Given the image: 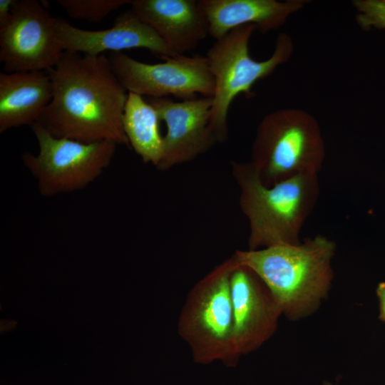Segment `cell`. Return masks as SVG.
<instances>
[{
    "mask_svg": "<svg viewBox=\"0 0 385 385\" xmlns=\"http://www.w3.org/2000/svg\"><path fill=\"white\" fill-rule=\"evenodd\" d=\"M57 2L71 18L97 23L120 7L130 4V0H58Z\"/></svg>",
    "mask_w": 385,
    "mask_h": 385,
    "instance_id": "e0dca14e",
    "label": "cell"
},
{
    "mask_svg": "<svg viewBox=\"0 0 385 385\" xmlns=\"http://www.w3.org/2000/svg\"><path fill=\"white\" fill-rule=\"evenodd\" d=\"M47 72L53 96L37 121L46 130L56 138L130 148L122 123L128 91L108 57L64 51Z\"/></svg>",
    "mask_w": 385,
    "mask_h": 385,
    "instance_id": "6da1fadb",
    "label": "cell"
},
{
    "mask_svg": "<svg viewBox=\"0 0 385 385\" xmlns=\"http://www.w3.org/2000/svg\"><path fill=\"white\" fill-rule=\"evenodd\" d=\"M157 110L142 96L128 92L122 123L130 148L145 163L158 166L163 153V136L160 131Z\"/></svg>",
    "mask_w": 385,
    "mask_h": 385,
    "instance_id": "2e32d148",
    "label": "cell"
},
{
    "mask_svg": "<svg viewBox=\"0 0 385 385\" xmlns=\"http://www.w3.org/2000/svg\"><path fill=\"white\" fill-rule=\"evenodd\" d=\"M111 67L128 92L149 98L173 96L181 100L197 94L212 96L215 81L205 56L175 55L158 63L139 61L122 53L108 56Z\"/></svg>",
    "mask_w": 385,
    "mask_h": 385,
    "instance_id": "ba28073f",
    "label": "cell"
},
{
    "mask_svg": "<svg viewBox=\"0 0 385 385\" xmlns=\"http://www.w3.org/2000/svg\"><path fill=\"white\" fill-rule=\"evenodd\" d=\"M326 156L321 128L307 111L283 108L259 123L252 161L262 182L271 186L301 174H319Z\"/></svg>",
    "mask_w": 385,
    "mask_h": 385,
    "instance_id": "277c9868",
    "label": "cell"
},
{
    "mask_svg": "<svg viewBox=\"0 0 385 385\" xmlns=\"http://www.w3.org/2000/svg\"><path fill=\"white\" fill-rule=\"evenodd\" d=\"M335 250L334 241L317 235L298 245L237 250L234 257L263 280L282 314L297 320L313 313L327 297L333 279Z\"/></svg>",
    "mask_w": 385,
    "mask_h": 385,
    "instance_id": "7a4b0ae2",
    "label": "cell"
},
{
    "mask_svg": "<svg viewBox=\"0 0 385 385\" xmlns=\"http://www.w3.org/2000/svg\"><path fill=\"white\" fill-rule=\"evenodd\" d=\"M64 51L55 18L38 0H16L11 18L0 29V61L6 73L48 71Z\"/></svg>",
    "mask_w": 385,
    "mask_h": 385,
    "instance_id": "9c48e42d",
    "label": "cell"
},
{
    "mask_svg": "<svg viewBox=\"0 0 385 385\" xmlns=\"http://www.w3.org/2000/svg\"><path fill=\"white\" fill-rule=\"evenodd\" d=\"M15 2L16 0H0V29L10 21Z\"/></svg>",
    "mask_w": 385,
    "mask_h": 385,
    "instance_id": "d6986e66",
    "label": "cell"
},
{
    "mask_svg": "<svg viewBox=\"0 0 385 385\" xmlns=\"http://www.w3.org/2000/svg\"><path fill=\"white\" fill-rule=\"evenodd\" d=\"M376 293L379 299V319L385 323V282L379 283L376 289Z\"/></svg>",
    "mask_w": 385,
    "mask_h": 385,
    "instance_id": "ffe728a7",
    "label": "cell"
},
{
    "mask_svg": "<svg viewBox=\"0 0 385 385\" xmlns=\"http://www.w3.org/2000/svg\"><path fill=\"white\" fill-rule=\"evenodd\" d=\"M230 288L234 345L240 358L260 347L273 335L282 310L263 280L237 261L231 274Z\"/></svg>",
    "mask_w": 385,
    "mask_h": 385,
    "instance_id": "30bf717a",
    "label": "cell"
},
{
    "mask_svg": "<svg viewBox=\"0 0 385 385\" xmlns=\"http://www.w3.org/2000/svg\"><path fill=\"white\" fill-rule=\"evenodd\" d=\"M129 5L175 55L195 49L209 35L207 21L197 1L130 0Z\"/></svg>",
    "mask_w": 385,
    "mask_h": 385,
    "instance_id": "4fadbf2b",
    "label": "cell"
},
{
    "mask_svg": "<svg viewBox=\"0 0 385 385\" xmlns=\"http://www.w3.org/2000/svg\"><path fill=\"white\" fill-rule=\"evenodd\" d=\"M233 165L249 222V250L299 244L302 227L319 196L318 174H301L267 186L251 163Z\"/></svg>",
    "mask_w": 385,
    "mask_h": 385,
    "instance_id": "3957f363",
    "label": "cell"
},
{
    "mask_svg": "<svg viewBox=\"0 0 385 385\" xmlns=\"http://www.w3.org/2000/svg\"><path fill=\"white\" fill-rule=\"evenodd\" d=\"M235 264L233 257L200 280L188 293L180 311L178 332L197 364L221 361L234 367L238 363L230 288Z\"/></svg>",
    "mask_w": 385,
    "mask_h": 385,
    "instance_id": "5b68a950",
    "label": "cell"
},
{
    "mask_svg": "<svg viewBox=\"0 0 385 385\" xmlns=\"http://www.w3.org/2000/svg\"><path fill=\"white\" fill-rule=\"evenodd\" d=\"M356 21L363 30L385 29V0H354Z\"/></svg>",
    "mask_w": 385,
    "mask_h": 385,
    "instance_id": "ac0fdd59",
    "label": "cell"
},
{
    "mask_svg": "<svg viewBox=\"0 0 385 385\" xmlns=\"http://www.w3.org/2000/svg\"><path fill=\"white\" fill-rule=\"evenodd\" d=\"M38 145L36 154L26 152L22 161L46 197L83 190L111 165L118 145L111 141L82 143L56 138L38 123L31 125Z\"/></svg>",
    "mask_w": 385,
    "mask_h": 385,
    "instance_id": "52a82bcc",
    "label": "cell"
},
{
    "mask_svg": "<svg viewBox=\"0 0 385 385\" xmlns=\"http://www.w3.org/2000/svg\"><path fill=\"white\" fill-rule=\"evenodd\" d=\"M255 29L252 24L235 28L215 40L206 53L215 81L210 125L218 141L227 139L228 112L235 98L240 94L247 98L253 97V86L286 63L294 51L291 36L282 32L276 38L274 50L270 58L265 61L252 58L249 43Z\"/></svg>",
    "mask_w": 385,
    "mask_h": 385,
    "instance_id": "8992f818",
    "label": "cell"
},
{
    "mask_svg": "<svg viewBox=\"0 0 385 385\" xmlns=\"http://www.w3.org/2000/svg\"><path fill=\"white\" fill-rule=\"evenodd\" d=\"M147 101L166 125L163 153L158 169L166 170L191 160L218 141L210 125L212 96L180 101L168 97L149 98Z\"/></svg>",
    "mask_w": 385,
    "mask_h": 385,
    "instance_id": "8fae6325",
    "label": "cell"
},
{
    "mask_svg": "<svg viewBox=\"0 0 385 385\" xmlns=\"http://www.w3.org/2000/svg\"><path fill=\"white\" fill-rule=\"evenodd\" d=\"M307 0H199L208 24L209 35L220 39L232 29L254 25L260 33L277 30Z\"/></svg>",
    "mask_w": 385,
    "mask_h": 385,
    "instance_id": "5bb4252c",
    "label": "cell"
},
{
    "mask_svg": "<svg viewBox=\"0 0 385 385\" xmlns=\"http://www.w3.org/2000/svg\"><path fill=\"white\" fill-rule=\"evenodd\" d=\"M324 385H332V384H330V383H327H327L324 384Z\"/></svg>",
    "mask_w": 385,
    "mask_h": 385,
    "instance_id": "44dd1931",
    "label": "cell"
},
{
    "mask_svg": "<svg viewBox=\"0 0 385 385\" xmlns=\"http://www.w3.org/2000/svg\"><path fill=\"white\" fill-rule=\"evenodd\" d=\"M55 31L58 43L66 51L99 56L108 51L113 53L143 48L163 59L175 56L154 29L130 9L120 14L113 26L107 29H81L58 17L55 18Z\"/></svg>",
    "mask_w": 385,
    "mask_h": 385,
    "instance_id": "7c38bea8",
    "label": "cell"
},
{
    "mask_svg": "<svg viewBox=\"0 0 385 385\" xmlns=\"http://www.w3.org/2000/svg\"><path fill=\"white\" fill-rule=\"evenodd\" d=\"M46 71L0 73V133L36 123L51 101Z\"/></svg>",
    "mask_w": 385,
    "mask_h": 385,
    "instance_id": "9a60e30c",
    "label": "cell"
}]
</instances>
